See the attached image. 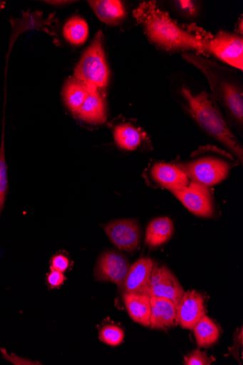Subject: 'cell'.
I'll return each mask as SVG.
<instances>
[{
  "label": "cell",
  "mask_w": 243,
  "mask_h": 365,
  "mask_svg": "<svg viewBox=\"0 0 243 365\" xmlns=\"http://www.w3.org/2000/svg\"><path fill=\"white\" fill-rule=\"evenodd\" d=\"M88 94V88L76 78H68L64 84L63 97L66 107L76 114Z\"/></svg>",
  "instance_id": "cell-18"
},
{
  "label": "cell",
  "mask_w": 243,
  "mask_h": 365,
  "mask_svg": "<svg viewBox=\"0 0 243 365\" xmlns=\"http://www.w3.org/2000/svg\"><path fill=\"white\" fill-rule=\"evenodd\" d=\"M124 338L123 329L117 325H104L98 331L99 340L108 346H118L123 342Z\"/></svg>",
  "instance_id": "cell-24"
},
{
  "label": "cell",
  "mask_w": 243,
  "mask_h": 365,
  "mask_svg": "<svg viewBox=\"0 0 243 365\" xmlns=\"http://www.w3.org/2000/svg\"><path fill=\"white\" fill-rule=\"evenodd\" d=\"M64 280L65 277L63 274L55 270H51L47 277L48 284L53 289L59 287L63 284Z\"/></svg>",
  "instance_id": "cell-27"
},
{
  "label": "cell",
  "mask_w": 243,
  "mask_h": 365,
  "mask_svg": "<svg viewBox=\"0 0 243 365\" xmlns=\"http://www.w3.org/2000/svg\"><path fill=\"white\" fill-rule=\"evenodd\" d=\"M116 144L126 150H135L142 142L140 132L130 124L118 125L114 130Z\"/></svg>",
  "instance_id": "cell-22"
},
{
  "label": "cell",
  "mask_w": 243,
  "mask_h": 365,
  "mask_svg": "<svg viewBox=\"0 0 243 365\" xmlns=\"http://www.w3.org/2000/svg\"><path fill=\"white\" fill-rule=\"evenodd\" d=\"M182 170L194 182L205 186H213L224 180L229 173V164L222 160L207 157L182 165Z\"/></svg>",
  "instance_id": "cell-5"
},
{
  "label": "cell",
  "mask_w": 243,
  "mask_h": 365,
  "mask_svg": "<svg viewBox=\"0 0 243 365\" xmlns=\"http://www.w3.org/2000/svg\"><path fill=\"white\" fill-rule=\"evenodd\" d=\"M69 267L68 259L63 255H55L51 260V269L65 272Z\"/></svg>",
  "instance_id": "cell-26"
},
{
  "label": "cell",
  "mask_w": 243,
  "mask_h": 365,
  "mask_svg": "<svg viewBox=\"0 0 243 365\" xmlns=\"http://www.w3.org/2000/svg\"><path fill=\"white\" fill-rule=\"evenodd\" d=\"M223 101L235 119L242 124L243 96L242 91L233 83L223 81L220 86Z\"/></svg>",
  "instance_id": "cell-20"
},
{
  "label": "cell",
  "mask_w": 243,
  "mask_h": 365,
  "mask_svg": "<svg viewBox=\"0 0 243 365\" xmlns=\"http://www.w3.org/2000/svg\"><path fill=\"white\" fill-rule=\"evenodd\" d=\"M182 93L187 104L190 113L198 125L208 135L225 146L242 163V148L210 96L205 92L194 95L187 88L182 89Z\"/></svg>",
  "instance_id": "cell-2"
},
{
  "label": "cell",
  "mask_w": 243,
  "mask_h": 365,
  "mask_svg": "<svg viewBox=\"0 0 243 365\" xmlns=\"http://www.w3.org/2000/svg\"><path fill=\"white\" fill-rule=\"evenodd\" d=\"M181 203L192 214L201 217H212L214 215L213 199L207 186L192 182L187 186L172 190Z\"/></svg>",
  "instance_id": "cell-6"
},
{
  "label": "cell",
  "mask_w": 243,
  "mask_h": 365,
  "mask_svg": "<svg viewBox=\"0 0 243 365\" xmlns=\"http://www.w3.org/2000/svg\"><path fill=\"white\" fill-rule=\"evenodd\" d=\"M9 190L8 169L5 149V118L2 132L1 145H0V216L5 207Z\"/></svg>",
  "instance_id": "cell-23"
},
{
  "label": "cell",
  "mask_w": 243,
  "mask_h": 365,
  "mask_svg": "<svg viewBox=\"0 0 243 365\" xmlns=\"http://www.w3.org/2000/svg\"><path fill=\"white\" fill-rule=\"evenodd\" d=\"M152 178L170 191L180 190L189 185L187 175L181 169L167 163H157L151 172Z\"/></svg>",
  "instance_id": "cell-13"
},
{
  "label": "cell",
  "mask_w": 243,
  "mask_h": 365,
  "mask_svg": "<svg viewBox=\"0 0 243 365\" xmlns=\"http://www.w3.org/2000/svg\"><path fill=\"white\" fill-rule=\"evenodd\" d=\"M150 306L152 329L166 330L177 324V307L168 298L151 296Z\"/></svg>",
  "instance_id": "cell-12"
},
{
  "label": "cell",
  "mask_w": 243,
  "mask_h": 365,
  "mask_svg": "<svg viewBox=\"0 0 243 365\" xmlns=\"http://www.w3.org/2000/svg\"><path fill=\"white\" fill-rule=\"evenodd\" d=\"M123 302L130 317L145 327L150 326V297L140 293H123Z\"/></svg>",
  "instance_id": "cell-15"
},
{
  "label": "cell",
  "mask_w": 243,
  "mask_h": 365,
  "mask_svg": "<svg viewBox=\"0 0 243 365\" xmlns=\"http://www.w3.org/2000/svg\"><path fill=\"white\" fill-rule=\"evenodd\" d=\"M88 3L99 20L104 24L116 26L125 16V8L119 0H94Z\"/></svg>",
  "instance_id": "cell-16"
},
{
  "label": "cell",
  "mask_w": 243,
  "mask_h": 365,
  "mask_svg": "<svg viewBox=\"0 0 243 365\" xmlns=\"http://www.w3.org/2000/svg\"><path fill=\"white\" fill-rule=\"evenodd\" d=\"M134 14L143 25L150 40L159 47L167 51L205 52V39L182 29L153 4H142Z\"/></svg>",
  "instance_id": "cell-1"
},
{
  "label": "cell",
  "mask_w": 243,
  "mask_h": 365,
  "mask_svg": "<svg viewBox=\"0 0 243 365\" xmlns=\"http://www.w3.org/2000/svg\"><path fill=\"white\" fill-rule=\"evenodd\" d=\"M205 52L210 53L226 63L243 70V39L241 36L220 31L210 39H205Z\"/></svg>",
  "instance_id": "cell-4"
},
{
  "label": "cell",
  "mask_w": 243,
  "mask_h": 365,
  "mask_svg": "<svg viewBox=\"0 0 243 365\" xmlns=\"http://www.w3.org/2000/svg\"><path fill=\"white\" fill-rule=\"evenodd\" d=\"M185 292L175 274L165 267H158L155 264L150 279L140 294L168 298L177 307Z\"/></svg>",
  "instance_id": "cell-7"
},
{
  "label": "cell",
  "mask_w": 243,
  "mask_h": 365,
  "mask_svg": "<svg viewBox=\"0 0 243 365\" xmlns=\"http://www.w3.org/2000/svg\"><path fill=\"white\" fill-rule=\"evenodd\" d=\"M110 242L119 250L133 252L140 247L142 233L140 224L133 219L113 220L103 226Z\"/></svg>",
  "instance_id": "cell-8"
},
{
  "label": "cell",
  "mask_w": 243,
  "mask_h": 365,
  "mask_svg": "<svg viewBox=\"0 0 243 365\" xmlns=\"http://www.w3.org/2000/svg\"><path fill=\"white\" fill-rule=\"evenodd\" d=\"M76 115L91 124H102L107 120L105 104L100 91L88 88V94Z\"/></svg>",
  "instance_id": "cell-14"
},
{
  "label": "cell",
  "mask_w": 243,
  "mask_h": 365,
  "mask_svg": "<svg viewBox=\"0 0 243 365\" xmlns=\"http://www.w3.org/2000/svg\"><path fill=\"white\" fill-rule=\"evenodd\" d=\"M175 227L168 217H158L149 224L145 243L150 248L158 247L166 243L172 236Z\"/></svg>",
  "instance_id": "cell-17"
},
{
  "label": "cell",
  "mask_w": 243,
  "mask_h": 365,
  "mask_svg": "<svg viewBox=\"0 0 243 365\" xmlns=\"http://www.w3.org/2000/svg\"><path fill=\"white\" fill-rule=\"evenodd\" d=\"M239 349H242V327L239 328V329H237V334L234 335V346L230 349V353L228 354V356L233 355L237 359V361H239Z\"/></svg>",
  "instance_id": "cell-28"
},
{
  "label": "cell",
  "mask_w": 243,
  "mask_h": 365,
  "mask_svg": "<svg viewBox=\"0 0 243 365\" xmlns=\"http://www.w3.org/2000/svg\"><path fill=\"white\" fill-rule=\"evenodd\" d=\"M205 314L202 295L191 290L185 292L177 307V321L182 328L192 329L197 322Z\"/></svg>",
  "instance_id": "cell-10"
},
{
  "label": "cell",
  "mask_w": 243,
  "mask_h": 365,
  "mask_svg": "<svg viewBox=\"0 0 243 365\" xmlns=\"http://www.w3.org/2000/svg\"><path fill=\"white\" fill-rule=\"evenodd\" d=\"M6 6V2L0 1V11H1Z\"/></svg>",
  "instance_id": "cell-30"
},
{
  "label": "cell",
  "mask_w": 243,
  "mask_h": 365,
  "mask_svg": "<svg viewBox=\"0 0 243 365\" xmlns=\"http://www.w3.org/2000/svg\"><path fill=\"white\" fill-rule=\"evenodd\" d=\"M130 269L127 258L115 251L104 252L99 257L94 272L95 280L112 282L120 287Z\"/></svg>",
  "instance_id": "cell-9"
},
{
  "label": "cell",
  "mask_w": 243,
  "mask_h": 365,
  "mask_svg": "<svg viewBox=\"0 0 243 365\" xmlns=\"http://www.w3.org/2000/svg\"><path fill=\"white\" fill-rule=\"evenodd\" d=\"M110 77V72L103 47V35L99 31L78 63L74 78L88 88L100 91L108 86Z\"/></svg>",
  "instance_id": "cell-3"
},
{
  "label": "cell",
  "mask_w": 243,
  "mask_h": 365,
  "mask_svg": "<svg viewBox=\"0 0 243 365\" xmlns=\"http://www.w3.org/2000/svg\"><path fill=\"white\" fill-rule=\"evenodd\" d=\"M179 7L185 13L193 15L195 12V6L193 2L192 1H184V0H182V1L177 2Z\"/></svg>",
  "instance_id": "cell-29"
},
{
  "label": "cell",
  "mask_w": 243,
  "mask_h": 365,
  "mask_svg": "<svg viewBox=\"0 0 243 365\" xmlns=\"http://www.w3.org/2000/svg\"><path fill=\"white\" fill-rule=\"evenodd\" d=\"M215 361L214 356H208L207 353L196 349L185 358L184 364L186 365H210Z\"/></svg>",
  "instance_id": "cell-25"
},
{
  "label": "cell",
  "mask_w": 243,
  "mask_h": 365,
  "mask_svg": "<svg viewBox=\"0 0 243 365\" xmlns=\"http://www.w3.org/2000/svg\"><path fill=\"white\" fill-rule=\"evenodd\" d=\"M88 25L78 16L69 19L63 26V37L66 41L73 46L83 45L88 37Z\"/></svg>",
  "instance_id": "cell-21"
},
{
  "label": "cell",
  "mask_w": 243,
  "mask_h": 365,
  "mask_svg": "<svg viewBox=\"0 0 243 365\" xmlns=\"http://www.w3.org/2000/svg\"><path fill=\"white\" fill-rule=\"evenodd\" d=\"M197 344L200 348H208L214 345L220 337L219 328L205 314L192 328Z\"/></svg>",
  "instance_id": "cell-19"
},
{
  "label": "cell",
  "mask_w": 243,
  "mask_h": 365,
  "mask_svg": "<svg viewBox=\"0 0 243 365\" xmlns=\"http://www.w3.org/2000/svg\"><path fill=\"white\" fill-rule=\"evenodd\" d=\"M154 265L149 257H142L132 264L120 287L123 293H142L150 279Z\"/></svg>",
  "instance_id": "cell-11"
}]
</instances>
